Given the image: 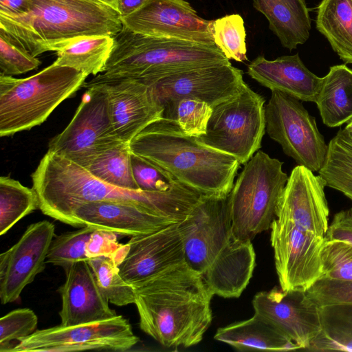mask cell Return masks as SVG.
Wrapping results in <instances>:
<instances>
[{"label": "cell", "instance_id": "7", "mask_svg": "<svg viewBox=\"0 0 352 352\" xmlns=\"http://www.w3.org/2000/svg\"><path fill=\"white\" fill-rule=\"evenodd\" d=\"M87 77L76 69L54 63L25 78L0 74V136L41 124L83 87Z\"/></svg>", "mask_w": 352, "mask_h": 352}, {"label": "cell", "instance_id": "29", "mask_svg": "<svg viewBox=\"0 0 352 352\" xmlns=\"http://www.w3.org/2000/svg\"><path fill=\"white\" fill-rule=\"evenodd\" d=\"M318 308L320 329L305 350L352 352V304Z\"/></svg>", "mask_w": 352, "mask_h": 352}, {"label": "cell", "instance_id": "24", "mask_svg": "<svg viewBox=\"0 0 352 352\" xmlns=\"http://www.w3.org/2000/svg\"><path fill=\"white\" fill-rule=\"evenodd\" d=\"M253 6L284 47L295 50L309 38L311 18L305 0H254Z\"/></svg>", "mask_w": 352, "mask_h": 352}, {"label": "cell", "instance_id": "19", "mask_svg": "<svg viewBox=\"0 0 352 352\" xmlns=\"http://www.w3.org/2000/svg\"><path fill=\"white\" fill-rule=\"evenodd\" d=\"M129 251L119 265L122 278L135 287L156 274L185 261L179 223L131 236Z\"/></svg>", "mask_w": 352, "mask_h": 352}, {"label": "cell", "instance_id": "33", "mask_svg": "<svg viewBox=\"0 0 352 352\" xmlns=\"http://www.w3.org/2000/svg\"><path fill=\"white\" fill-rule=\"evenodd\" d=\"M87 262L100 289L111 304L122 307L135 303L134 289L122 278L114 260L98 256Z\"/></svg>", "mask_w": 352, "mask_h": 352}, {"label": "cell", "instance_id": "14", "mask_svg": "<svg viewBox=\"0 0 352 352\" xmlns=\"http://www.w3.org/2000/svg\"><path fill=\"white\" fill-rule=\"evenodd\" d=\"M270 229L280 288L306 292L324 275L321 258L324 237L276 218Z\"/></svg>", "mask_w": 352, "mask_h": 352}, {"label": "cell", "instance_id": "32", "mask_svg": "<svg viewBox=\"0 0 352 352\" xmlns=\"http://www.w3.org/2000/svg\"><path fill=\"white\" fill-rule=\"evenodd\" d=\"M131 154L129 143L122 142L98 155L84 168L108 184L140 190L133 177Z\"/></svg>", "mask_w": 352, "mask_h": 352}, {"label": "cell", "instance_id": "6", "mask_svg": "<svg viewBox=\"0 0 352 352\" xmlns=\"http://www.w3.org/2000/svg\"><path fill=\"white\" fill-rule=\"evenodd\" d=\"M103 74L153 82L192 67L230 62L215 45L133 32L123 26Z\"/></svg>", "mask_w": 352, "mask_h": 352}, {"label": "cell", "instance_id": "4", "mask_svg": "<svg viewBox=\"0 0 352 352\" xmlns=\"http://www.w3.org/2000/svg\"><path fill=\"white\" fill-rule=\"evenodd\" d=\"M129 147L204 195H229L241 166L236 157L204 144L186 134L175 120L165 118L146 126Z\"/></svg>", "mask_w": 352, "mask_h": 352}, {"label": "cell", "instance_id": "39", "mask_svg": "<svg viewBox=\"0 0 352 352\" xmlns=\"http://www.w3.org/2000/svg\"><path fill=\"white\" fill-rule=\"evenodd\" d=\"M323 276L352 280V246L341 241H324L321 249Z\"/></svg>", "mask_w": 352, "mask_h": 352}, {"label": "cell", "instance_id": "45", "mask_svg": "<svg viewBox=\"0 0 352 352\" xmlns=\"http://www.w3.org/2000/svg\"><path fill=\"white\" fill-rule=\"evenodd\" d=\"M147 0H118L116 10L120 18L126 17L138 10Z\"/></svg>", "mask_w": 352, "mask_h": 352}, {"label": "cell", "instance_id": "13", "mask_svg": "<svg viewBox=\"0 0 352 352\" xmlns=\"http://www.w3.org/2000/svg\"><path fill=\"white\" fill-rule=\"evenodd\" d=\"M146 83L163 115L184 98L204 101L213 108L238 94L245 84L242 70L230 62L184 69Z\"/></svg>", "mask_w": 352, "mask_h": 352}, {"label": "cell", "instance_id": "40", "mask_svg": "<svg viewBox=\"0 0 352 352\" xmlns=\"http://www.w3.org/2000/svg\"><path fill=\"white\" fill-rule=\"evenodd\" d=\"M306 293L318 307L336 304H352V280L322 276Z\"/></svg>", "mask_w": 352, "mask_h": 352}, {"label": "cell", "instance_id": "25", "mask_svg": "<svg viewBox=\"0 0 352 352\" xmlns=\"http://www.w3.org/2000/svg\"><path fill=\"white\" fill-rule=\"evenodd\" d=\"M214 338L239 351H285L299 349L296 344L256 313L248 320L219 328Z\"/></svg>", "mask_w": 352, "mask_h": 352}, {"label": "cell", "instance_id": "5", "mask_svg": "<svg viewBox=\"0 0 352 352\" xmlns=\"http://www.w3.org/2000/svg\"><path fill=\"white\" fill-rule=\"evenodd\" d=\"M0 28L34 56L56 51L80 36H115L123 28L119 13L102 3L84 0H32L30 10L17 16L0 15Z\"/></svg>", "mask_w": 352, "mask_h": 352}, {"label": "cell", "instance_id": "48", "mask_svg": "<svg viewBox=\"0 0 352 352\" xmlns=\"http://www.w3.org/2000/svg\"><path fill=\"white\" fill-rule=\"evenodd\" d=\"M84 1H94V2H96L98 3L97 1H96L95 0H84Z\"/></svg>", "mask_w": 352, "mask_h": 352}, {"label": "cell", "instance_id": "2", "mask_svg": "<svg viewBox=\"0 0 352 352\" xmlns=\"http://www.w3.org/2000/svg\"><path fill=\"white\" fill-rule=\"evenodd\" d=\"M179 228L186 263L213 295L239 297L252 278L256 254L251 241L233 233L229 195H202Z\"/></svg>", "mask_w": 352, "mask_h": 352}, {"label": "cell", "instance_id": "17", "mask_svg": "<svg viewBox=\"0 0 352 352\" xmlns=\"http://www.w3.org/2000/svg\"><path fill=\"white\" fill-rule=\"evenodd\" d=\"M89 82L105 89L113 126L123 142L129 143L146 126L163 118L164 109L156 102L151 87L140 79L101 73Z\"/></svg>", "mask_w": 352, "mask_h": 352}, {"label": "cell", "instance_id": "12", "mask_svg": "<svg viewBox=\"0 0 352 352\" xmlns=\"http://www.w3.org/2000/svg\"><path fill=\"white\" fill-rule=\"evenodd\" d=\"M139 342L129 320L117 315L72 326L36 330L19 341L10 352L126 351Z\"/></svg>", "mask_w": 352, "mask_h": 352}, {"label": "cell", "instance_id": "15", "mask_svg": "<svg viewBox=\"0 0 352 352\" xmlns=\"http://www.w3.org/2000/svg\"><path fill=\"white\" fill-rule=\"evenodd\" d=\"M121 21L135 33L215 45L214 20L199 16L186 0H147Z\"/></svg>", "mask_w": 352, "mask_h": 352}, {"label": "cell", "instance_id": "10", "mask_svg": "<svg viewBox=\"0 0 352 352\" xmlns=\"http://www.w3.org/2000/svg\"><path fill=\"white\" fill-rule=\"evenodd\" d=\"M83 87L87 90L73 118L61 133L51 139L47 151L85 167L123 141L113 126L104 87L89 82H85Z\"/></svg>", "mask_w": 352, "mask_h": 352}, {"label": "cell", "instance_id": "41", "mask_svg": "<svg viewBox=\"0 0 352 352\" xmlns=\"http://www.w3.org/2000/svg\"><path fill=\"white\" fill-rule=\"evenodd\" d=\"M131 161L135 181L143 191H166L177 180L168 172L131 152Z\"/></svg>", "mask_w": 352, "mask_h": 352}, {"label": "cell", "instance_id": "30", "mask_svg": "<svg viewBox=\"0 0 352 352\" xmlns=\"http://www.w3.org/2000/svg\"><path fill=\"white\" fill-rule=\"evenodd\" d=\"M318 173L326 186L352 201V141L342 129L329 141L324 162Z\"/></svg>", "mask_w": 352, "mask_h": 352}, {"label": "cell", "instance_id": "34", "mask_svg": "<svg viewBox=\"0 0 352 352\" xmlns=\"http://www.w3.org/2000/svg\"><path fill=\"white\" fill-rule=\"evenodd\" d=\"M95 228H81L55 235L48 251L46 262L65 270L79 261H88L86 255L87 243Z\"/></svg>", "mask_w": 352, "mask_h": 352}, {"label": "cell", "instance_id": "23", "mask_svg": "<svg viewBox=\"0 0 352 352\" xmlns=\"http://www.w3.org/2000/svg\"><path fill=\"white\" fill-rule=\"evenodd\" d=\"M248 74L271 91H278L303 102H315L322 78L311 72L298 53L267 60L258 56L248 66Z\"/></svg>", "mask_w": 352, "mask_h": 352}, {"label": "cell", "instance_id": "20", "mask_svg": "<svg viewBox=\"0 0 352 352\" xmlns=\"http://www.w3.org/2000/svg\"><path fill=\"white\" fill-rule=\"evenodd\" d=\"M326 183L305 166L297 165L288 177L280 197L276 218L324 237L329 227V209Z\"/></svg>", "mask_w": 352, "mask_h": 352}, {"label": "cell", "instance_id": "31", "mask_svg": "<svg viewBox=\"0 0 352 352\" xmlns=\"http://www.w3.org/2000/svg\"><path fill=\"white\" fill-rule=\"evenodd\" d=\"M39 208L34 188H28L7 176L0 177V235L6 234L18 221Z\"/></svg>", "mask_w": 352, "mask_h": 352}, {"label": "cell", "instance_id": "42", "mask_svg": "<svg viewBox=\"0 0 352 352\" xmlns=\"http://www.w3.org/2000/svg\"><path fill=\"white\" fill-rule=\"evenodd\" d=\"M129 247L128 243H120L117 234L106 230H96L91 234L86 245V255L89 259L107 256L119 265L124 261Z\"/></svg>", "mask_w": 352, "mask_h": 352}, {"label": "cell", "instance_id": "47", "mask_svg": "<svg viewBox=\"0 0 352 352\" xmlns=\"http://www.w3.org/2000/svg\"><path fill=\"white\" fill-rule=\"evenodd\" d=\"M95 1H97L98 3H102L104 5L110 6L116 10L118 0H95Z\"/></svg>", "mask_w": 352, "mask_h": 352}, {"label": "cell", "instance_id": "22", "mask_svg": "<svg viewBox=\"0 0 352 352\" xmlns=\"http://www.w3.org/2000/svg\"><path fill=\"white\" fill-rule=\"evenodd\" d=\"M64 270L65 280L58 289L62 300L61 325L88 323L117 316L87 261L77 262Z\"/></svg>", "mask_w": 352, "mask_h": 352}, {"label": "cell", "instance_id": "36", "mask_svg": "<svg viewBox=\"0 0 352 352\" xmlns=\"http://www.w3.org/2000/svg\"><path fill=\"white\" fill-rule=\"evenodd\" d=\"M212 107L208 103L195 99L179 100L163 118L174 120L187 135L199 137L206 133Z\"/></svg>", "mask_w": 352, "mask_h": 352}, {"label": "cell", "instance_id": "43", "mask_svg": "<svg viewBox=\"0 0 352 352\" xmlns=\"http://www.w3.org/2000/svg\"><path fill=\"white\" fill-rule=\"evenodd\" d=\"M324 239L344 242L352 246V208L334 214Z\"/></svg>", "mask_w": 352, "mask_h": 352}, {"label": "cell", "instance_id": "26", "mask_svg": "<svg viewBox=\"0 0 352 352\" xmlns=\"http://www.w3.org/2000/svg\"><path fill=\"white\" fill-rule=\"evenodd\" d=\"M315 103L322 122L337 127L352 120V69L346 64L331 66L322 78Z\"/></svg>", "mask_w": 352, "mask_h": 352}, {"label": "cell", "instance_id": "35", "mask_svg": "<svg viewBox=\"0 0 352 352\" xmlns=\"http://www.w3.org/2000/svg\"><path fill=\"white\" fill-rule=\"evenodd\" d=\"M245 38L244 21L239 14L226 15L214 20V43L228 59L248 60Z\"/></svg>", "mask_w": 352, "mask_h": 352}, {"label": "cell", "instance_id": "21", "mask_svg": "<svg viewBox=\"0 0 352 352\" xmlns=\"http://www.w3.org/2000/svg\"><path fill=\"white\" fill-rule=\"evenodd\" d=\"M64 223L73 227L90 226L117 235L133 236L148 234L175 223L132 204L99 201L79 206Z\"/></svg>", "mask_w": 352, "mask_h": 352}, {"label": "cell", "instance_id": "44", "mask_svg": "<svg viewBox=\"0 0 352 352\" xmlns=\"http://www.w3.org/2000/svg\"><path fill=\"white\" fill-rule=\"evenodd\" d=\"M32 0H0V15L17 16L29 12Z\"/></svg>", "mask_w": 352, "mask_h": 352}, {"label": "cell", "instance_id": "46", "mask_svg": "<svg viewBox=\"0 0 352 352\" xmlns=\"http://www.w3.org/2000/svg\"><path fill=\"white\" fill-rule=\"evenodd\" d=\"M342 133L352 141V120H350L348 124L342 129Z\"/></svg>", "mask_w": 352, "mask_h": 352}, {"label": "cell", "instance_id": "9", "mask_svg": "<svg viewBox=\"0 0 352 352\" xmlns=\"http://www.w3.org/2000/svg\"><path fill=\"white\" fill-rule=\"evenodd\" d=\"M265 98L246 83L236 96L214 106L206 133L197 140L246 164L265 133Z\"/></svg>", "mask_w": 352, "mask_h": 352}, {"label": "cell", "instance_id": "3", "mask_svg": "<svg viewBox=\"0 0 352 352\" xmlns=\"http://www.w3.org/2000/svg\"><path fill=\"white\" fill-rule=\"evenodd\" d=\"M140 328L166 348L199 343L212 320L214 296L186 262L133 287Z\"/></svg>", "mask_w": 352, "mask_h": 352}, {"label": "cell", "instance_id": "18", "mask_svg": "<svg viewBox=\"0 0 352 352\" xmlns=\"http://www.w3.org/2000/svg\"><path fill=\"white\" fill-rule=\"evenodd\" d=\"M252 305L254 313L270 322L299 349L305 350L320 331L319 308L305 291L274 287L257 293Z\"/></svg>", "mask_w": 352, "mask_h": 352}, {"label": "cell", "instance_id": "38", "mask_svg": "<svg viewBox=\"0 0 352 352\" xmlns=\"http://www.w3.org/2000/svg\"><path fill=\"white\" fill-rule=\"evenodd\" d=\"M41 60L0 28V74L19 75L36 69Z\"/></svg>", "mask_w": 352, "mask_h": 352}, {"label": "cell", "instance_id": "28", "mask_svg": "<svg viewBox=\"0 0 352 352\" xmlns=\"http://www.w3.org/2000/svg\"><path fill=\"white\" fill-rule=\"evenodd\" d=\"M316 26L340 58L352 64V0H322Z\"/></svg>", "mask_w": 352, "mask_h": 352}, {"label": "cell", "instance_id": "1", "mask_svg": "<svg viewBox=\"0 0 352 352\" xmlns=\"http://www.w3.org/2000/svg\"><path fill=\"white\" fill-rule=\"evenodd\" d=\"M41 212L64 223L79 206L92 201L132 204L173 223L182 221L201 195L176 181L166 191L118 187L96 177L84 167L47 151L32 174Z\"/></svg>", "mask_w": 352, "mask_h": 352}, {"label": "cell", "instance_id": "11", "mask_svg": "<svg viewBox=\"0 0 352 352\" xmlns=\"http://www.w3.org/2000/svg\"><path fill=\"white\" fill-rule=\"evenodd\" d=\"M265 131L278 142L284 153L311 171L322 168L328 150L316 119L301 100L287 94L272 91L265 106Z\"/></svg>", "mask_w": 352, "mask_h": 352}, {"label": "cell", "instance_id": "37", "mask_svg": "<svg viewBox=\"0 0 352 352\" xmlns=\"http://www.w3.org/2000/svg\"><path fill=\"white\" fill-rule=\"evenodd\" d=\"M38 318L29 308H19L0 318V352H10L19 341L36 331Z\"/></svg>", "mask_w": 352, "mask_h": 352}, {"label": "cell", "instance_id": "27", "mask_svg": "<svg viewBox=\"0 0 352 352\" xmlns=\"http://www.w3.org/2000/svg\"><path fill=\"white\" fill-rule=\"evenodd\" d=\"M114 45L113 36H80L60 44L56 65L76 69L87 76L102 73Z\"/></svg>", "mask_w": 352, "mask_h": 352}, {"label": "cell", "instance_id": "16", "mask_svg": "<svg viewBox=\"0 0 352 352\" xmlns=\"http://www.w3.org/2000/svg\"><path fill=\"white\" fill-rule=\"evenodd\" d=\"M55 236L49 221L28 226L19 240L0 255V300L3 305L17 300L24 288L45 268L48 251Z\"/></svg>", "mask_w": 352, "mask_h": 352}, {"label": "cell", "instance_id": "8", "mask_svg": "<svg viewBox=\"0 0 352 352\" xmlns=\"http://www.w3.org/2000/svg\"><path fill=\"white\" fill-rule=\"evenodd\" d=\"M288 176L283 162L258 151L244 164L229 195L232 228L242 241L270 229Z\"/></svg>", "mask_w": 352, "mask_h": 352}]
</instances>
